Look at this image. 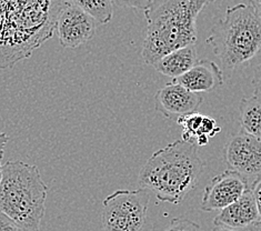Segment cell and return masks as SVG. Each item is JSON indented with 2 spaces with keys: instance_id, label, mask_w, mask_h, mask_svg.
I'll list each match as a JSON object with an SVG mask.
<instances>
[{
  "instance_id": "obj_1",
  "label": "cell",
  "mask_w": 261,
  "mask_h": 231,
  "mask_svg": "<svg viewBox=\"0 0 261 231\" xmlns=\"http://www.w3.org/2000/svg\"><path fill=\"white\" fill-rule=\"evenodd\" d=\"M69 0H0V70L29 58L56 33Z\"/></svg>"
},
{
  "instance_id": "obj_2",
  "label": "cell",
  "mask_w": 261,
  "mask_h": 231,
  "mask_svg": "<svg viewBox=\"0 0 261 231\" xmlns=\"http://www.w3.org/2000/svg\"><path fill=\"white\" fill-rule=\"evenodd\" d=\"M203 167L197 142L176 140L151 155L141 168L138 184L158 200L178 204L196 188Z\"/></svg>"
},
{
  "instance_id": "obj_3",
  "label": "cell",
  "mask_w": 261,
  "mask_h": 231,
  "mask_svg": "<svg viewBox=\"0 0 261 231\" xmlns=\"http://www.w3.org/2000/svg\"><path fill=\"white\" fill-rule=\"evenodd\" d=\"M216 0H150L144 11L147 31L142 59L153 66L168 53L198 40L197 18Z\"/></svg>"
},
{
  "instance_id": "obj_4",
  "label": "cell",
  "mask_w": 261,
  "mask_h": 231,
  "mask_svg": "<svg viewBox=\"0 0 261 231\" xmlns=\"http://www.w3.org/2000/svg\"><path fill=\"white\" fill-rule=\"evenodd\" d=\"M47 192L48 187L37 166L19 160H10L3 166L0 211L21 226L40 230Z\"/></svg>"
},
{
  "instance_id": "obj_5",
  "label": "cell",
  "mask_w": 261,
  "mask_h": 231,
  "mask_svg": "<svg viewBox=\"0 0 261 231\" xmlns=\"http://www.w3.org/2000/svg\"><path fill=\"white\" fill-rule=\"evenodd\" d=\"M207 43L223 69L233 70L261 52V18L250 4L229 7L210 30Z\"/></svg>"
},
{
  "instance_id": "obj_6",
  "label": "cell",
  "mask_w": 261,
  "mask_h": 231,
  "mask_svg": "<svg viewBox=\"0 0 261 231\" xmlns=\"http://www.w3.org/2000/svg\"><path fill=\"white\" fill-rule=\"evenodd\" d=\"M150 190H116L102 202L105 231H141L145 226Z\"/></svg>"
},
{
  "instance_id": "obj_7",
  "label": "cell",
  "mask_w": 261,
  "mask_h": 231,
  "mask_svg": "<svg viewBox=\"0 0 261 231\" xmlns=\"http://www.w3.org/2000/svg\"><path fill=\"white\" fill-rule=\"evenodd\" d=\"M223 157L230 170L244 176L251 188L261 178V140L241 129L223 148Z\"/></svg>"
},
{
  "instance_id": "obj_8",
  "label": "cell",
  "mask_w": 261,
  "mask_h": 231,
  "mask_svg": "<svg viewBox=\"0 0 261 231\" xmlns=\"http://www.w3.org/2000/svg\"><path fill=\"white\" fill-rule=\"evenodd\" d=\"M97 20L82 8L68 2L57 18L56 33L64 48H78L96 34Z\"/></svg>"
},
{
  "instance_id": "obj_9",
  "label": "cell",
  "mask_w": 261,
  "mask_h": 231,
  "mask_svg": "<svg viewBox=\"0 0 261 231\" xmlns=\"http://www.w3.org/2000/svg\"><path fill=\"white\" fill-rule=\"evenodd\" d=\"M250 188L248 180L234 170H226L211 179L204 189L200 208L210 212L221 210L237 201Z\"/></svg>"
},
{
  "instance_id": "obj_10",
  "label": "cell",
  "mask_w": 261,
  "mask_h": 231,
  "mask_svg": "<svg viewBox=\"0 0 261 231\" xmlns=\"http://www.w3.org/2000/svg\"><path fill=\"white\" fill-rule=\"evenodd\" d=\"M202 101L199 93L188 90L173 80L154 95V108L168 119L197 112Z\"/></svg>"
},
{
  "instance_id": "obj_11",
  "label": "cell",
  "mask_w": 261,
  "mask_h": 231,
  "mask_svg": "<svg viewBox=\"0 0 261 231\" xmlns=\"http://www.w3.org/2000/svg\"><path fill=\"white\" fill-rule=\"evenodd\" d=\"M172 80L192 92H210L223 84V73L213 60L201 59L187 72Z\"/></svg>"
},
{
  "instance_id": "obj_12",
  "label": "cell",
  "mask_w": 261,
  "mask_h": 231,
  "mask_svg": "<svg viewBox=\"0 0 261 231\" xmlns=\"http://www.w3.org/2000/svg\"><path fill=\"white\" fill-rule=\"evenodd\" d=\"M261 221L258 206L251 188H248L237 201L221 209L215 218V224L241 228Z\"/></svg>"
},
{
  "instance_id": "obj_13",
  "label": "cell",
  "mask_w": 261,
  "mask_h": 231,
  "mask_svg": "<svg viewBox=\"0 0 261 231\" xmlns=\"http://www.w3.org/2000/svg\"><path fill=\"white\" fill-rule=\"evenodd\" d=\"M196 62V45H188L163 56L152 67L164 76L175 79L187 72Z\"/></svg>"
},
{
  "instance_id": "obj_14",
  "label": "cell",
  "mask_w": 261,
  "mask_h": 231,
  "mask_svg": "<svg viewBox=\"0 0 261 231\" xmlns=\"http://www.w3.org/2000/svg\"><path fill=\"white\" fill-rule=\"evenodd\" d=\"M239 110L241 129L261 140V98L253 95L241 99Z\"/></svg>"
},
{
  "instance_id": "obj_15",
  "label": "cell",
  "mask_w": 261,
  "mask_h": 231,
  "mask_svg": "<svg viewBox=\"0 0 261 231\" xmlns=\"http://www.w3.org/2000/svg\"><path fill=\"white\" fill-rule=\"evenodd\" d=\"M69 3L88 12L98 23L106 24L113 19L115 6L113 0H69Z\"/></svg>"
},
{
  "instance_id": "obj_16",
  "label": "cell",
  "mask_w": 261,
  "mask_h": 231,
  "mask_svg": "<svg viewBox=\"0 0 261 231\" xmlns=\"http://www.w3.org/2000/svg\"><path fill=\"white\" fill-rule=\"evenodd\" d=\"M203 118L204 116L198 114V112L177 118V123L184 128L181 137L182 140L191 141L201 135Z\"/></svg>"
},
{
  "instance_id": "obj_17",
  "label": "cell",
  "mask_w": 261,
  "mask_h": 231,
  "mask_svg": "<svg viewBox=\"0 0 261 231\" xmlns=\"http://www.w3.org/2000/svg\"><path fill=\"white\" fill-rule=\"evenodd\" d=\"M164 231H200V226L187 218H175Z\"/></svg>"
},
{
  "instance_id": "obj_18",
  "label": "cell",
  "mask_w": 261,
  "mask_h": 231,
  "mask_svg": "<svg viewBox=\"0 0 261 231\" xmlns=\"http://www.w3.org/2000/svg\"><path fill=\"white\" fill-rule=\"evenodd\" d=\"M0 231H32L0 211Z\"/></svg>"
},
{
  "instance_id": "obj_19",
  "label": "cell",
  "mask_w": 261,
  "mask_h": 231,
  "mask_svg": "<svg viewBox=\"0 0 261 231\" xmlns=\"http://www.w3.org/2000/svg\"><path fill=\"white\" fill-rule=\"evenodd\" d=\"M114 5L120 8H132L137 10H146L150 0H113Z\"/></svg>"
},
{
  "instance_id": "obj_20",
  "label": "cell",
  "mask_w": 261,
  "mask_h": 231,
  "mask_svg": "<svg viewBox=\"0 0 261 231\" xmlns=\"http://www.w3.org/2000/svg\"><path fill=\"white\" fill-rule=\"evenodd\" d=\"M214 231H261V221L241 228H231L223 224H215Z\"/></svg>"
},
{
  "instance_id": "obj_21",
  "label": "cell",
  "mask_w": 261,
  "mask_h": 231,
  "mask_svg": "<svg viewBox=\"0 0 261 231\" xmlns=\"http://www.w3.org/2000/svg\"><path fill=\"white\" fill-rule=\"evenodd\" d=\"M252 85L254 88V96L261 98V64L254 69Z\"/></svg>"
},
{
  "instance_id": "obj_22",
  "label": "cell",
  "mask_w": 261,
  "mask_h": 231,
  "mask_svg": "<svg viewBox=\"0 0 261 231\" xmlns=\"http://www.w3.org/2000/svg\"><path fill=\"white\" fill-rule=\"evenodd\" d=\"M251 189L253 192L254 199H256V202L258 206V210L260 214V218H261V178H259L258 180L254 181L251 186Z\"/></svg>"
},
{
  "instance_id": "obj_23",
  "label": "cell",
  "mask_w": 261,
  "mask_h": 231,
  "mask_svg": "<svg viewBox=\"0 0 261 231\" xmlns=\"http://www.w3.org/2000/svg\"><path fill=\"white\" fill-rule=\"evenodd\" d=\"M9 140V137L7 134H5L4 131H0V161L3 160L5 155V148L7 142Z\"/></svg>"
},
{
  "instance_id": "obj_24",
  "label": "cell",
  "mask_w": 261,
  "mask_h": 231,
  "mask_svg": "<svg viewBox=\"0 0 261 231\" xmlns=\"http://www.w3.org/2000/svg\"><path fill=\"white\" fill-rule=\"evenodd\" d=\"M209 139L210 137L207 135H200L197 137V145L199 147H203V146H207L209 143Z\"/></svg>"
},
{
  "instance_id": "obj_25",
  "label": "cell",
  "mask_w": 261,
  "mask_h": 231,
  "mask_svg": "<svg viewBox=\"0 0 261 231\" xmlns=\"http://www.w3.org/2000/svg\"><path fill=\"white\" fill-rule=\"evenodd\" d=\"M250 5L261 18V0H250Z\"/></svg>"
},
{
  "instance_id": "obj_26",
  "label": "cell",
  "mask_w": 261,
  "mask_h": 231,
  "mask_svg": "<svg viewBox=\"0 0 261 231\" xmlns=\"http://www.w3.org/2000/svg\"><path fill=\"white\" fill-rule=\"evenodd\" d=\"M3 178V165H2V161H0V181H2Z\"/></svg>"
}]
</instances>
